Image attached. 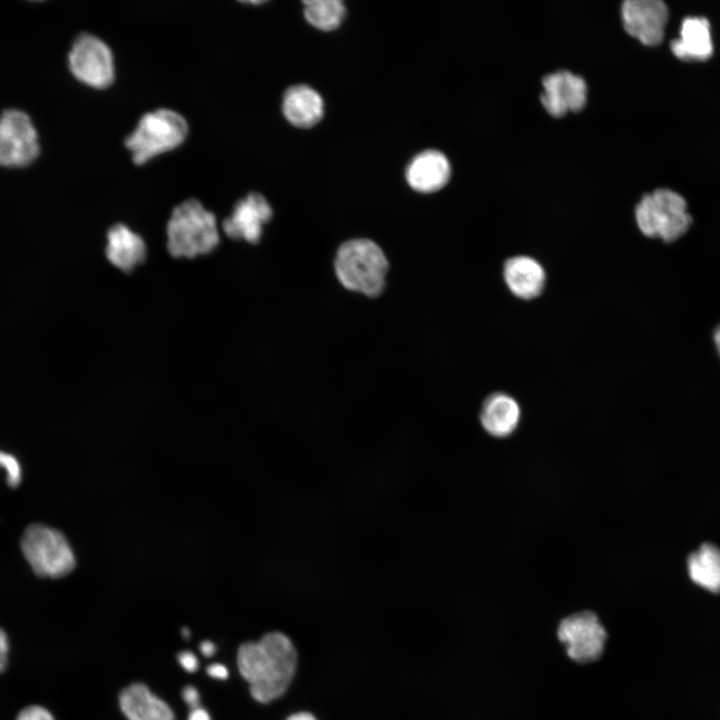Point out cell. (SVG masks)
Segmentation results:
<instances>
[{"label": "cell", "instance_id": "obj_1", "mask_svg": "<svg viewBox=\"0 0 720 720\" xmlns=\"http://www.w3.org/2000/svg\"><path fill=\"white\" fill-rule=\"evenodd\" d=\"M237 667L249 684L251 696L257 702L269 703L280 698L294 678L296 648L284 633L269 632L238 648Z\"/></svg>", "mask_w": 720, "mask_h": 720}, {"label": "cell", "instance_id": "obj_2", "mask_svg": "<svg viewBox=\"0 0 720 720\" xmlns=\"http://www.w3.org/2000/svg\"><path fill=\"white\" fill-rule=\"evenodd\" d=\"M167 250L176 258H195L211 253L220 242L215 215L197 199L177 205L166 228Z\"/></svg>", "mask_w": 720, "mask_h": 720}, {"label": "cell", "instance_id": "obj_3", "mask_svg": "<svg viewBox=\"0 0 720 720\" xmlns=\"http://www.w3.org/2000/svg\"><path fill=\"white\" fill-rule=\"evenodd\" d=\"M334 269L343 287L368 297H376L385 287L389 262L374 241L356 238L339 246Z\"/></svg>", "mask_w": 720, "mask_h": 720}, {"label": "cell", "instance_id": "obj_4", "mask_svg": "<svg viewBox=\"0 0 720 720\" xmlns=\"http://www.w3.org/2000/svg\"><path fill=\"white\" fill-rule=\"evenodd\" d=\"M188 134V124L178 112L161 108L144 114L125 139L135 164L141 165L155 156L179 146Z\"/></svg>", "mask_w": 720, "mask_h": 720}, {"label": "cell", "instance_id": "obj_5", "mask_svg": "<svg viewBox=\"0 0 720 720\" xmlns=\"http://www.w3.org/2000/svg\"><path fill=\"white\" fill-rule=\"evenodd\" d=\"M635 219L645 236L664 242L682 237L692 223L684 198L668 189L644 195L635 208Z\"/></svg>", "mask_w": 720, "mask_h": 720}, {"label": "cell", "instance_id": "obj_6", "mask_svg": "<svg viewBox=\"0 0 720 720\" xmlns=\"http://www.w3.org/2000/svg\"><path fill=\"white\" fill-rule=\"evenodd\" d=\"M22 553L32 570L41 577L61 578L76 566V557L66 537L57 529L35 523L21 538Z\"/></svg>", "mask_w": 720, "mask_h": 720}, {"label": "cell", "instance_id": "obj_7", "mask_svg": "<svg viewBox=\"0 0 720 720\" xmlns=\"http://www.w3.org/2000/svg\"><path fill=\"white\" fill-rule=\"evenodd\" d=\"M40 153L37 130L31 118L18 109L0 115V166L19 168L30 165Z\"/></svg>", "mask_w": 720, "mask_h": 720}, {"label": "cell", "instance_id": "obj_8", "mask_svg": "<svg viewBox=\"0 0 720 720\" xmlns=\"http://www.w3.org/2000/svg\"><path fill=\"white\" fill-rule=\"evenodd\" d=\"M73 76L93 88H106L114 80V60L109 46L97 36L80 34L68 54Z\"/></svg>", "mask_w": 720, "mask_h": 720}, {"label": "cell", "instance_id": "obj_9", "mask_svg": "<svg viewBox=\"0 0 720 720\" xmlns=\"http://www.w3.org/2000/svg\"><path fill=\"white\" fill-rule=\"evenodd\" d=\"M557 635L568 656L581 664L599 659L607 640L605 628L592 611H580L562 619Z\"/></svg>", "mask_w": 720, "mask_h": 720}, {"label": "cell", "instance_id": "obj_10", "mask_svg": "<svg viewBox=\"0 0 720 720\" xmlns=\"http://www.w3.org/2000/svg\"><path fill=\"white\" fill-rule=\"evenodd\" d=\"M272 207L266 198L251 192L238 200L232 213L223 221L225 235L233 240L257 244L262 237L263 226L272 217Z\"/></svg>", "mask_w": 720, "mask_h": 720}, {"label": "cell", "instance_id": "obj_11", "mask_svg": "<svg viewBox=\"0 0 720 720\" xmlns=\"http://www.w3.org/2000/svg\"><path fill=\"white\" fill-rule=\"evenodd\" d=\"M667 17V7L661 0H627L622 5L625 30L648 46L662 41Z\"/></svg>", "mask_w": 720, "mask_h": 720}, {"label": "cell", "instance_id": "obj_12", "mask_svg": "<svg viewBox=\"0 0 720 720\" xmlns=\"http://www.w3.org/2000/svg\"><path fill=\"white\" fill-rule=\"evenodd\" d=\"M541 102L547 112L561 117L568 111H579L586 103L587 87L583 78L569 71H558L544 77Z\"/></svg>", "mask_w": 720, "mask_h": 720}, {"label": "cell", "instance_id": "obj_13", "mask_svg": "<svg viewBox=\"0 0 720 720\" xmlns=\"http://www.w3.org/2000/svg\"><path fill=\"white\" fill-rule=\"evenodd\" d=\"M105 256L122 272H132L147 257L144 239L123 223L114 224L106 234Z\"/></svg>", "mask_w": 720, "mask_h": 720}, {"label": "cell", "instance_id": "obj_14", "mask_svg": "<svg viewBox=\"0 0 720 720\" xmlns=\"http://www.w3.org/2000/svg\"><path fill=\"white\" fill-rule=\"evenodd\" d=\"M503 277L510 292L524 300L539 296L546 282V272L541 263L526 255L508 258L503 266Z\"/></svg>", "mask_w": 720, "mask_h": 720}, {"label": "cell", "instance_id": "obj_15", "mask_svg": "<svg viewBox=\"0 0 720 720\" xmlns=\"http://www.w3.org/2000/svg\"><path fill=\"white\" fill-rule=\"evenodd\" d=\"M450 177L447 157L437 150H425L416 155L406 170L411 188L421 193H432L443 188Z\"/></svg>", "mask_w": 720, "mask_h": 720}, {"label": "cell", "instance_id": "obj_16", "mask_svg": "<svg viewBox=\"0 0 720 720\" xmlns=\"http://www.w3.org/2000/svg\"><path fill=\"white\" fill-rule=\"evenodd\" d=\"M119 704L127 720H175L171 707L142 683L123 689Z\"/></svg>", "mask_w": 720, "mask_h": 720}, {"label": "cell", "instance_id": "obj_17", "mask_svg": "<svg viewBox=\"0 0 720 720\" xmlns=\"http://www.w3.org/2000/svg\"><path fill=\"white\" fill-rule=\"evenodd\" d=\"M282 111L292 125L310 128L323 117L324 103L320 94L307 85L289 87L283 95Z\"/></svg>", "mask_w": 720, "mask_h": 720}, {"label": "cell", "instance_id": "obj_18", "mask_svg": "<svg viewBox=\"0 0 720 720\" xmlns=\"http://www.w3.org/2000/svg\"><path fill=\"white\" fill-rule=\"evenodd\" d=\"M520 414V406L512 396L494 392L482 404L480 421L490 435L506 437L516 429Z\"/></svg>", "mask_w": 720, "mask_h": 720}, {"label": "cell", "instance_id": "obj_19", "mask_svg": "<svg viewBox=\"0 0 720 720\" xmlns=\"http://www.w3.org/2000/svg\"><path fill=\"white\" fill-rule=\"evenodd\" d=\"M671 50L686 61L709 58L713 51L709 22L702 17L685 18L680 37L671 42Z\"/></svg>", "mask_w": 720, "mask_h": 720}, {"label": "cell", "instance_id": "obj_20", "mask_svg": "<svg viewBox=\"0 0 720 720\" xmlns=\"http://www.w3.org/2000/svg\"><path fill=\"white\" fill-rule=\"evenodd\" d=\"M690 579L698 586L714 593L720 592V548L702 544L687 560Z\"/></svg>", "mask_w": 720, "mask_h": 720}, {"label": "cell", "instance_id": "obj_21", "mask_svg": "<svg viewBox=\"0 0 720 720\" xmlns=\"http://www.w3.org/2000/svg\"><path fill=\"white\" fill-rule=\"evenodd\" d=\"M303 4L306 20L323 31L336 29L345 17V6L339 0H310Z\"/></svg>", "mask_w": 720, "mask_h": 720}, {"label": "cell", "instance_id": "obj_22", "mask_svg": "<svg viewBox=\"0 0 720 720\" xmlns=\"http://www.w3.org/2000/svg\"><path fill=\"white\" fill-rule=\"evenodd\" d=\"M0 470L5 474L7 485L14 488L22 479V470L19 461L13 455L0 451Z\"/></svg>", "mask_w": 720, "mask_h": 720}, {"label": "cell", "instance_id": "obj_23", "mask_svg": "<svg viewBox=\"0 0 720 720\" xmlns=\"http://www.w3.org/2000/svg\"><path fill=\"white\" fill-rule=\"evenodd\" d=\"M16 720H55V718L46 708L31 705L21 710Z\"/></svg>", "mask_w": 720, "mask_h": 720}, {"label": "cell", "instance_id": "obj_24", "mask_svg": "<svg viewBox=\"0 0 720 720\" xmlns=\"http://www.w3.org/2000/svg\"><path fill=\"white\" fill-rule=\"evenodd\" d=\"M178 662L187 672L193 673L198 669V659L196 655L190 651H183L178 654Z\"/></svg>", "mask_w": 720, "mask_h": 720}, {"label": "cell", "instance_id": "obj_25", "mask_svg": "<svg viewBox=\"0 0 720 720\" xmlns=\"http://www.w3.org/2000/svg\"><path fill=\"white\" fill-rule=\"evenodd\" d=\"M182 698L191 709L200 707V694L195 687H184L182 690Z\"/></svg>", "mask_w": 720, "mask_h": 720}, {"label": "cell", "instance_id": "obj_26", "mask_svg": "<svg viewBox=\"0 0 720 720\" xmlns=\"http://www.w3.org/2000/svg\"><path fill=\"white\" fill-rule=\"evenodd\" d=\"M9 641L6 632L0 628V674L8 664Z\"/></svg>", "mask_w": 720, "mask_h": 720}, {"label": "cell", "instance_id": "obj_27", "mask_svg": "<svg viewBox=\"0 0 720 720\" xmlns=\"http://www.w3.org/2000/svg\"><path fill=\"white\" fill-rule=\"evenodd\" d=\"M206 672L214 679L225 680L228 677V669L221 663H213L209 665Z\"/></svg>", "mask_w": 720, "mask_h": 720}, {"label": "cell", "instance_id": "obj_28", "mask_svg": "<svg viewBox=\"0 0 720 720\" xmlns=\"http://www.w3.org/2000/svg\"><path fill=\"white\" fill-rule=\"evenodd\" d=\"M187 720H211L209 713L202 707L191 709Z\"/></svg>", "mask_w": 720, "mask_h": 720}, {"label": "cell", "instance_id": "obj_29", "mask_svg": "<svg viewBox=\"0 0 720 720\" xmlns=\"http://www.w3.org/2000/svg\"><path fill=\"white\" fill-rule=\"evenodd\" d=\"M200 651L203 656L211 657L216 652V646L213 642L205 640L200 644Z\"/></svg>", "mask_w": 720, "mask_h": 720}, {"label": "cell", "instance_id": "obj_30", "mask_svg": "<svg viewBox=\"0 0 720 720\" xmlns=\"http://www.w3.org/2000/svg\"><path fill=\"white\" fill-rule=\"evenodd\" d=\"M286 720H317V718L309 712H298L290 715Z\"/></svg>", "mask_w": 720, "mask_h": 720}, {"label": "cell", "instance_id": "obj_31", "mask_svg": "<svg viewBox=\"0 0 720 720\" xmlns=\"http://www.w3.org/2000/svg\"><path fill=\"white\" fill-rule=\"evenodd\" d=\"M713 339L717 352L720 356V325L714 330Z\"/></svg>", "mask_w": 720, "mask_h": 720}, {"label": "cell", "instance_id": "obj_32", "mask_svg": "<svg viewBox=\"0 0 720 720\" xmlns=\"http://www.w3.org/2000/svg\"><path fill=\"white\" fill-rule=\"evenodd\" d=\"M182 635H183V637L188 638L189 635H190L189 630L186 629V628H183V629H182Z\"/></svg>", "mask_w": 720, "mask_h": 720}]
</instances>
